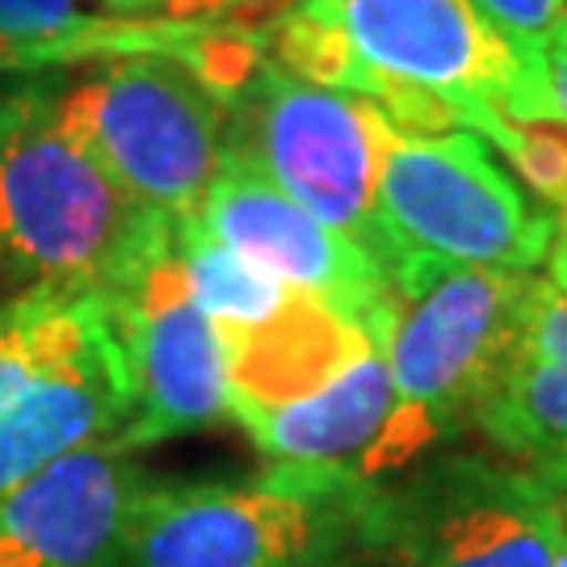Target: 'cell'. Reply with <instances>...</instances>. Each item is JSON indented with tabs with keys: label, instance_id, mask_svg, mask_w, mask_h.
Here are the masks:
<instances>
[{
	"label": "cell",
	"instance_id": "obj_11",
	"mask_svg": "<svg viewBox=\"0 0 567 567\" xmlns=\"http://www.w3.org/2000/svg\"><path fill=\"white\" fill-rule=\"evenodd\" d=\"M227 353V416L299 404L341 379L386 337V286L365 295L290 290L286 303L248 328H219Z\"/></svg>",
	"mask_w": 567,
	"mask_h": 567
},
{
	"label": "cell",
	"instance_id": "obj_20",
	"mask_svg": "<svg viewBox=\"0 0 567 567\" xmlns=\"http://www.w3.org/2000/svg\"><path fill=\"white\" fill-rule=\"evenodd\" d=\"M303 0H164V18L173 21H219V25H244L257 30L282 18Z\"/></svg>",
	"mask_w": 567,
	"mask_h": 567
},
{
	"label": "cell",
	"instance_id": "obj_22",
	"mask_svg": "<svg viewBox=\"0 0 567 567\" xmlns=\"http://www.w3.org/2000/svg\"><path fill=\"white\" fill-rule=\"evenodd\" d=\"M555 567H567V492L559 496V550H555Z\"/></svg>",
	"mask_w": 567,
	"mask_h": 567
},
{
	"label": "cell",
	"instance_id": "obj_7",
	"mask_svg": "<svg viewBox=\"0 0 567 567\" xmlns=\"http://www.w3.org/2000/svg\"><path fill=\"white\" fill-rule=\"evenodd\" d=\"M227 152H240L383 274L395 248L374 203V105L286 72L265 55L227 97Z\"/></svg>",
	"mask_w": 567,
	"mask_h": 567
},
{
	"label": "cell",
	"instance_id": "obj_2",
	"mask_svg": "<svg viewBox=\"0 0 567 567\" xmlns=\"http://www.w3.org/2000/svg\"><path fill=\"white\" fill-rule=\"evenodd\" d=\"M538 274L404 257L386 274V365L395 408L358 466L370 480L475 429V412L508 365Z\"/></svg>",
	"mask_w": 567,
	"mask_h": 567
},
{
	"label": "cell",
	"instance_id": "obj_9",
	"mask_svg": "<svg viewBox=\"0 0 567 567\" xmlns=\"http://www.w3.org/2000/svg\"><path fill=\"white\" fill-rule=\"evenodd\" d=\"M559 496L534 471L446 454L386 484L383 567H555Z\"/></svg>",
	"mask_w": 567,
	"mask_h": 567
},
{
	"label": "cell",
	"instance_id": "obj_13",
	"mask_svg": "<svg viewBox=\"0 0 567 567\" xmlns=\"http://www.w3.org/2000/svg\"><path fill=\"white\" fill-rule=\"evenodd\" d=\"M198 224L210 240H219L240 261L278 278L290 290L365 295L386 286V274L358 244L320 224L240 152L224 156Z\"/></svg>",
	"mask_w": 567,
	"mask_h": 567
},
{
	"label": "cell",
	"instance_id": "obj_10",
	"mask_svg": "<svg viewBox=\"0 0 567 567\" xmlns=\"http://www.w3.org/2000/svg\"><path fill=\"white\" fill-rule=\"evenodd\" d=\"M344 34L370 72L421 89L454 114V126L480 110L522 122H559L550 76L529 72L471 0H332Z\"/></svg>",
	"mask_w": 567,
	"mask_h": 567
},
{
	"label": "cell",
	"instance_id": "obj_6",
	"mask_svg": "<svg viewBox=\"0 0 567 567\" xmlns=\"http://www.w3.org/2000/svg\"><path fill=\"white\" fill-rule=\"evenodd\" d=\"M63 126L152 215L198 219L227 156V105L182 55L93 63L60 89Z\"/></svg>",
	"mask_w": 567,
	"mask_h": 567
},
{
	"label": "cell",
	"instance_id": "obj_1",
	"mask_svg": "<svg viewBox=\"0 0 567 567\" xmlns=\"http://www.w3.org/2000/svg\"><path fill=\"white\" fill-rule=\"evenodd\" d=\"M386 484L269 463L236 484H147L114 567H358L379 555Z\"/></svg>",
	"mask_w": 567,
	"mask_h": 567
},
{
	"label": "cell",
	"instance_id": "obj_15",
	"mask_svg": "<svg viewBox=\"0 0 567 567\" xmlns=\"http://www.w3.org/2000/svg\"><path fill=\"white\" fill-rule=\"evenodd\" d=\"M215 21H173V18H147V21H122L114 30L97 34H51V39H30L0 30V84L34 81V76H55L81 63L105 60H131V55H189Z\"/></svg>",
	"mask_w": 567,
	"mask_h": 567
},
{
	"label": "cell",
	"instance_id": "obj_21",
	"mask_svg": "<svg viewBox=\"0 0 567 567\" xmlns=\"http://www.w3.org/2000/svg\"><path fill=\"white\" fill-rule=\"evenodd\" d=\"M547 76H550L555 97H559V110H564V118H567V18L550 30V39H547Z\"/></svg>",
	"mask_w": 567,
	"mask_h": 567
},
{
	"label": "cell",
	"instance_id": "obj_14",
	"mask_svg": "<svg viewBox=\"0 0 567 567\" xmlns=\"http://www.w3.org/2000/svg\"><path fill=\"white\" fill-rule=\"evenodd\" d=\"M395 408L386 337L365 349L341 379L320 386L299 404L244 416L240 429L257 442L269 463L299 466H358L379 446Z\"/></svg>",
	"mask_w": 567,
	"mask_h": 567
},
{
	"label": "cell",
	"instance_id": "obj_12",
	"mask_svg": "<svg viewBox=\"0 0 567 567\" xmlns=\"http://www.w3.org/2000/svg\"><path fill=\"white\" fill-rule=\"evenodd\" d=\"M143 487L118 442L51 463L0 501V567H114Z\"/></svg>",
	"mask_w": 567,
	"mask_h": 567
},
{
	"label": "cell",
	"instance_id": "obj_8",
	"mask_svg": "<svg viewBox=\"0 0 567 567\" xmlns=\"http://www.w3.org/2000/svg\"><path fill=\"white\" fill-rule=\"evenodd\" d=\"M177 224L152 215L102 282L135 379V416L118 433L131 454L227 416V353L185 278Z\"/></svg>",
	"mask_w": 567,
	"mask_h": 567
},
{
	"label": "cell",
	"instance_id": "obj_3",
	"mask_svg": "<svg viewBox=\"0 0 567 567\" xmlns=\"http://www.w3.org/2000/svg\"><path fill=\"white\" fill-rule=\"evenodd\" d=\"M135 379L102 286H30L0 303V501L84 446L118 442Z\"/></svg>",
	"mask_w": 567,
	"mask_h": 567
},
{
	"label": "cell",
	"instance_id": "obj_4",
	"mask_svg": "<svg viewBox=\"0 0 567 567\" xmlns=\"http://www.w3.org/2000/svg\"><path fill=\"white\" fill-rule=\"evenodd\" d=\"M60 89L63 72L0 84V286L13 295L102 286L152 219L63 126Z\"/></svg>",
	"mask_w": 567,
	"mask_h": 567
},
{
	"label": "cell",
	"instance_id": "obj_5",
	"mask_svg": "<svg viewBox=\"0 0 567 567\" xmlns=\"http://www.w3.org/2000/svg\"><path fill=\"white\" fill-rule=\"evenodd\" d=\"M374 203L404 257L543 274L559 219L475 131H408L374 105ZM391 265V269H395Z\"/></svg>",
	"mask_w": 567,
	"mask_h": 567
},
{
	"label": "cell",
	"instance_id": "obj_18",
	"mask_svg": "<svg viewBox=\"0 0 567 567\" xmlns=\"http://www.w3.org/2000/svg\"><path fill=\"white\" fill-rule=\"evenodd\" d=\"M147 18H164V0H0V30L30 39L97 34Z\"/></svg>",
	"mask_w": 567,
	"mask_h": 567
},
{
	"label": "cell",
	"instance_id": "obj_19",
	"mask_svg": "<svg viewBox=\"0 0 567 567\" xmlns=\"http://www.w3.org/2000/svg\"><path fill=\"white\" fill-rule=\"evenodd\" d=\"M471 4L505 39L522 68L547 76V39L567 18V0H471Z\"/></svg>",
	"mask_w": 567,
	"mask_h": 567
},
{
	"label": "cell",
	"instance_id": "obj_17",
	"mask_svg": "<svg viewBox=\"0 0 567 567\" xmlns=\"http://www.w3.org/2000/svg\"><path fill=\"white\" fill-rule=\"evenodd\" d=\"M480 140L501 152L529 194L559 219V236L567 231V118L522 122L501 110H480L466 122Z\"/></svg>",
	"mask_w": 567,
	"mask_h": 567
},
{
	"label": "cell",
	"instance_id": "obj_16",
	"mask_svg": "<svg viewBox=\"0 0 567 567\" xmlns=\"http://www.w3.org/2000/svg\"><path fill=\"white\" fill-rule=\"evenodd\" d=\"M177 244H182V261L189 290L215 328H248L269 320L278 307L286 303L290 286L269 278L261 269L240 261L231 248L210 240L198 219H182L177 224Z\"/></svg>",
	"mask_w": 567,
	"mask_h": 567
}]
</instances>
